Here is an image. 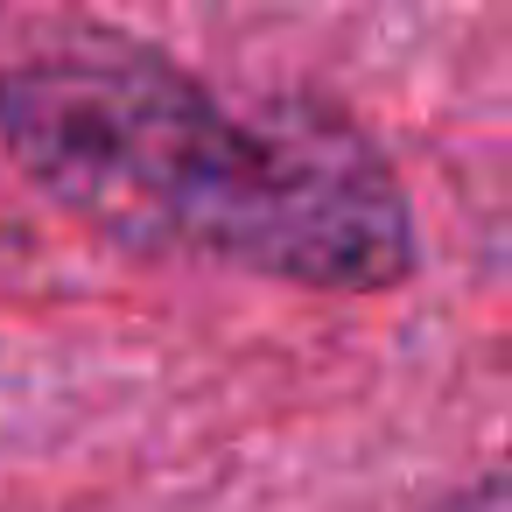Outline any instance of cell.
<instances>
[{
  "label": "cell",
  "mask_w": 512,
  "mask_h": 512,
  "mask_svg": "<svg viewBox=\"0 0 512 512\" xmlns=\"http://www.w3.org/2000/svg\"><path fill=\"white\" fill-rule=\"evenodd\" d=\"M0 141L92 232L302 288H393L414 218L379 148L309 106L232 113L176 57L64 29L0 71Z\"/></svg>",
  "instance_id": "obj_1"
},
{
  "label": "cell",
  "mask_w": 512,
  "mask_h": 512,
  "mask_svg": "<svg viewBox=\"0 0 512 512\" xmlns=\"http://www.w3.org/2000/svg\"><path fill=\"white\" fill-rule=\"evenodd\" d=\"M435 512H505V484H498V477H477L470 491H456V498H442Z\"/></svg>",
  "instance_id": "obj_2"
}]
</instances>
